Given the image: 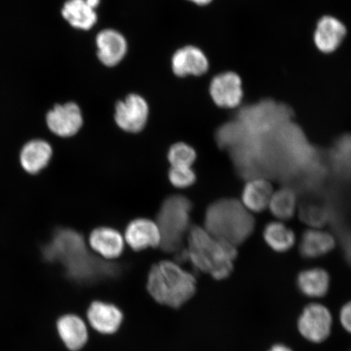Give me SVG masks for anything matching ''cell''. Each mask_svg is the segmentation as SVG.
Returning a JSON list of instances; mask_svg holds the SVG:
<instances>
[{
  "mask_svg": "<svg viewBox=\"0 0 351 351\" xmlns=\"http://www.w3.org/2000/svg\"><path fill=\"white\" fill-rule=\"evenodd\" d=\"M43 254L46 261L62 265L69 278L77 283L93 284L119 274V267L91 254L82 235L71 229L56 230Z\"/></svg>",
  "mask_w": 351,
  "mask_h": 351,
  "instance_id": "cell-1",
  "label": "cell"
},
{
  "mask_svg": "<svg viewBox=\"0 0 351 351\" xmlns=\"http://www.w3.org/2000/svg\"><path fill=\"white\" fill-rule=\"evenodd\" d=\"M187 243V260L197 270L216 280L226 279L232 274L238 254L235 245L215 238L199 226L191 228Z\"/></svg>",
  "mask_w": 351,
  "mask_h": 351,
  "instance_id": "cell-2",
  "label": "cell"
},
{
  "mask_svg": "<svg viewBox=\"0 0 351 351\" xmlns=\"http://www.w3.org/2000/svg\"><path fill=\"white\" fill-rule=\"evenodd\" d=\"M253 214L235 199H222L210 204L205 214L204 229L215 238L239 245L253 234Z\"/></svg>",
  "mask_w": 351,
  "mask_h": 351,
  "instance_id": "cell-3",
  "label": "cell"
},
{
  "mask_svg": "<svg viewBox=\"0 0 351 351\" xmlns=\"http://www.w3.org/2000/svg\"><path fill=\"white\" fill-rule=\"evenodd\" d=\"M147 289L159 304L178 308L194 296L196 280L177 263L160 261L149 271Z\"/></svg>",
  "mask_w": 351,
  "mask_h": 351,
  "instance_id": "cell-4",
  "label": "cell"
},
{
  "mask_svg": "<svg viewBox=\"0 0 351 351\" xmlns=\"http://www.w3.org/2000/svg\"><path fill=\"white\" fill-rule=\"evenodd\" d=\"M192 204L187 197L173 195L163 202L157 215L160 245L164 252L177 254L182 251L184 240L191 230Z\"/></svg>",
  "mask_w": 351,
  "mask_h": 351,
  "instance_id": "cell-5",
  "label": "cell"
},
{
  "mask_svg": "<svg viewBox=\"0 0 351 351\" xmlns=\"http://www.w3.org/2000/svg\"><path fill=\"white\" fill-rule=\"evenodd\" d=\"M208 91L213 104L226 111H235L243 103V81L235 72L217 73L210 82Z\"/></svg>",
  "mask_w": 351,
  "mask_h": 351,
  "instance_id": "cell-6",
  "label": "cell"
},
{
  "mask_svg": "<svg viewBox=\"0 0 351 351\" xmlns=\"http://www.w3.org/2000/svg\"><path fill=\"white\" fill-rule=\"evenodd\" d=\"M332 317L326 306L311 304L306 306L298 319V330L302 337L314 343L326 341L330 335Z\"/></svg>",
  "mask_w": 351,
  "mask_h": 351,
  "instance_id": "cell-7",
  "label": "cell"
},
{
  "mask_svg": "<svg viewBox=\"0 0 351 351\" xmlns=\"http://www.w3.org/2000/svg\"><path fill=\"white\" fill-rule=\"evenodd\" d=\"M149 115L147 101L142 96L131 94L116 106L115 121L118 126L129 133H138L144 129Z\"/></svg>",
  "mask_w": 351,
  "mask_h": 351,
  "instance_id": "cell-8",
  "label": "cell"
},
{
  "mask_svg": "<svg viewBox=\"0 0 351 351\" xmlns=\"http://www.w3.org/2000/svg\"><path fill=\"white\" fill-rule=\"evenodd\" d=\"M348 34L343 22L332 16H324L318 20L313 33L315 48L323 54H331L339 49Z\"/></svg>",
  "mask_w": 351,
  "mask_h": 351,
  "instance_id": "cell-9",
  "label": "cell"
},
{
  "mask_svg": "<svg viewBox=\"0 0 351 351\" xmlns=\"http://www.w3.org/2000/svg\"><path fill=\"white\" fill-rule=\"evenodd\" d=\"M48 128L57 136L62 138L75 135L83 124L80 108L76 104L68 103L56 105L47 113Z\"/></svg>",
  "mask_w": 351,
  "mask_h": 351,
  "instance_id": "cell-10",
  "label": "cell"
},
{
  "mask_svg": "<svg viewBox=\"0 0 351 351\" xmlns=\"http://www.w3.org/2000/svg\"><path fill=\"white\" fill-rule=\"evenodd\" d=\"M172 68L178 77L202 76L208 71L210 62L208 57L200 48L186 46L175 52Z\"/></svg>",
  "mask_w": 351,
  "mask_h": 351,
  "instance_id": "cell-11",
  "label": "cell"
},
{
  "mask_svg": "<svg viewBox=\"0 0 351 351\" xmlns=\"http://www.w3.org/2000/svg\"><path fill=\"white\" fill-rule=\"evenodd\" d=\"M125 239L130 247L136 252L160 247L161 241L156 223L143 218L134 219L129 223Z\"/></svg>",
  "mask_w": 351,
  "mask_h": 351,
  "instance_id": "cell-12",
  "label": "cell"
},
{
  "mask_svg": "<svg viewBox=\"0 0 351 351\" xmlns=\"http://www.w3.org/2000/svg\"><path fill=\"white\" fill-rule=\"evenodd\" d=\"M274 192L271 183L265 178H250L241 192L240 201L250 213H261L269 208Z\"/></svg>",
  "mask_w": 351,
  "mask_h": 351,
  "instance_id": "cell-13",
  "label": "cell"
},
{
  "mask_svg": "<svg viewBox=\"0 0 351 351\" xmlns=\"http://www.w3.org/2000/svg\"><path fill=\"white\" fill-rule=\"evenodd\" d=\"M98 56L104 65L112 67L124 59L127 43L123 35L114 29H105L96 38Z\"/></svg>",
  "mask_w": 351,
  "mask_h": 351,
  "instance_id": "cell-14",
  "label": "cell"
},
{
  "mask_svg": "<svg viewBox=\"0 0 351 351\" xmlns=\"http://www.w3.org/2000/svg\"><path fill=\"white\" fill-rule=\"evenodd\" d=\"M89 243L99 257L106 261L119 257L125 247V240L120 232L108 227L93 230L90 235Z\"/></svg>",
  "mask_w": 351,
  "mask_h": 351,
  "instance_id": "cell-15",
  "label": "cell"
},
{
  "mask_svg": "<svg viewBox=\"0 0 351 351\" xmlns=\"http://www.w3.org/2000/svg\"><path fill=\"white\" fill-rule=\"evenodd\" d=\"M87 317L96 331L110 335L121 326L123 315L116 306L97 301L90 306Z\"/></svg>",
  "mask_w": 351,
  "mask_h": 351,
  "instance_id": "cell-16",
  "label": "cell"
},
{
  "mask_svg": "<svg viewBox=\"0 0 351 351\" xmlns=\"http://www.w3.org/2000/svg\"><path fill=\"white\" fill-rule=\"evenodd\" d=\"M52 157L51 145L44 140H32L25 145L20 154L22 168L29 174H37L46 168Z\"/></svg>",
  "mask_w": 351,
  "mask_h": 351,
  "instance_id": "cell-17",
  "label": "cell"
},
{
  "mask_svg": "<svg viewBox=\"0 0 351 351\" xmlns=\"http://www.w3.org/2000/svg\"><path fill=\"white\" fill-rule=\"evenodd\" d=\"M336 241L331 234L313 228L302 234L300 243V252L306 258H315L326 256L335 247Z\"/></svg>",
  "mask_w": 351,
  "mask_h": 351,
  "instance_id": "cell-18",
  "label": "cell"
},
{
  "mask_svg": "<svg viewBox=\"0 0 351 351\" xmlns=\"http://www.w3.org/2000/svg\"><path fill=\"white\" fill-rule=\"evenodd\" d=\"M59 335L68 349L77 351L83 348L88 339L84 322L74 315H66L57 323Z\"/></svg>",
  "mask_w": 351,
  "mask_h": 351,
  "instance_id": "cell-19",
  "label": "cell"
},
{
  "mask_svg": "<svg viewBox=\"0 0 351 351\" xmlns=\"http://www.w3.org/2000/svg\"><path fill=\"white\" fill-rule=\"evenodd\" d=\"M297 285L304 295L320 298L326 295L330 285V278L326 270L320 267H311L298 274Z\"/></svg>",
  "mask_w": 351,
  "mask_h": 351,
  "instance_id": "cell-20",
  "label": "cell"
},
{
  "mask_svg": "<svg viewBox=\"0 0 351 351\" xmlns=\"http://www.w3.org/2000/svg\"><path fill=\"white\" fill-rule=\"evenodd\" d=\"M64 19L79 29L88 30L97 22V14L86 0H69L62 10Z\"/></svg>",
  "mask_w": 351,
  "mask_h": 351,
  "instance_id": "cell-21",
  "label": "cell"
},
{
  "mask_svg": "<svg viewBox=\"0 0 351 351\" xmlns=\"http://www.w3.org/2000/svg\"><path fill=\"white\" fill-rule=\"evenodd\" d=\"M263 236L267 245L278 253L288 252L296 241L295 232L282 221H279L267 223Z\"/></svg>",
  "mask_w": 351,
  "mask_h": 351,
  "instance_id": "cell-22",
  "label": "cell"
},
{
  "mask_svg": "<svg viewBox=\"0 0 351 351\" xmlns=\"http://www.w3.org/2000/svg\"><path fill=\"white\" fill-rule=\"evenodd\" d=\"M297 208L295 192L291 188L284 187L274 192L267 208L279 221H285L295 216Z\"/></svg>",
  "mask_w": 351,
  "mask_h": 351,
  "instance_id": "cell-23",
  "label": "cell"
},
{
  "mask_svg": "<svg viewBox=\"0 0 351 351\" xmlns=\"http://www.w3.org/2000/svg\"><path fill=\"white\" fill-rule=\"evenodd\" d=\"M168 158L171 167L191 168L196 160V152L190 145L178 143L171 147Z\"/></svg>",
  "mask_w": 351,
  "mask_h": 351,
  "instance_id": "cell-24",
  "label": "cell"
},
{
  "mask_svg": "<svg viewBox=\"0 0 351 351\" xmlns=\"http://www.w3.org/2000/svg\"><path fill=\"white\" fill-rule=\"evenodd\" d=\"M169 178L170 182L178 188H187L196 181V175L191 168L171 167Z\"/></svg>",
  "mask_w": 351,
  "mask_h": 351,
  "instance_id": "cell-25",
  "label": "cell"
},
{
  "mask_svg": "<svg viewBox=\"0 0 351 351\" xmlns=\"http://www.w3.org/2000/svg\"><path fill=\"white\" fill-rule=\"evenodd\" d=\"M301 214L305 222L308 223L313 228L323 226L324 222H326L328 217L326 208H324L322 206L315 204L305 205L302 208Z\"/></svg>",
  "mask_w": 351,
  "mask_h": 351,
  "instance_id": "cell-26",
  "label": "cell"
},
{
  "mask_svg": "<svg viewBox=\"0 0 351 351\" xmlns=\"http://www.w3.org/2000/svg\"><path fill=\"white\" fill-rule=\"evenodd\" d=\"M342 327L351 333V301L342 307L340 313Z\"/></svg>",
  "mask_w": 351,
  "mask_h": 351,
  "instance_id": "cell-27",
  "label": "cell"
},
{
  "mask_svg": "<svg viewBox=\"0 0 351 351\" xmlns=\"http://www.w3.org/2000/svg\"><path fill=\"white\" fill-rule=\"evenodd\" d=\"M189 1L194 3L199 6H207L209 5L210 3H213L214 0H189Z\"/></svg>",
  "mask_w": 351,
  "mask_h": 351,
  "instance_id": "cell-28",
  "label": "cell"
},
{
  "mask_svg": "<svg viewBox=\"0 0 351 351\" xmlns=\"http://www.w3.org/2000/svg\"><path fill=\"white\" fill-rule=\"evenodd\" d=\"M269 351H293L284 345H276L273 346Z\"/></svg>",
  "mask_w": 351,
  "mask_h": 351,
  "instance_id": "cell-29",
  "label": "cell"
},
{
  "mask_svg": "<svg viewBox=\"0 0 351 351\" xmlns=\"http://www.w3.org/2000/svg\"><path fill=\"white\" fill-rule=\"evenodd\" d=\"M86 2L88 5L93 8V10H95V8L99 6L100 0H86Z\"/></svg>",
  "mask_w": 351,
  "mask_h": 351,
  "instance_id": "cell-30",
  "label": "cell"
}]
</instances>
